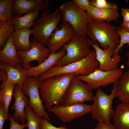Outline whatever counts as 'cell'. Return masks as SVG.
Returning <instances> with one entry per match:
<instances>
[{
  "label": "cell",
  "instance_id": "14",
  "mask_svg": "<svg viewBox=\"0 0 129 129\" xmlns=\"http://www.w3.org/2000/svg\"><path fill=\"white\" fill-rule=\"evenodd\" d=\"M75 35L71 25L68 22L62 21L60 27H57L50 36L47 47L50 53L60 51Z\"/></svg>",
  "mask_w": 129,
  "mask_h": 129
},
{
  "label": "cell",
  "instance_id": "18",
  "mask_svg": "<svg viewBox=\"0 0 129 129\" xmlns=\"http://www.w3.org/2000/svg\"><path fill=\"white\" fill-rule=\"evenodd\" d=\"M0 69L5 70L7 75L6 81L4 84L1 85L0 88L11 83L17 84L22 88L27 77L26 70L23 68L22 65L14 67L6 63H0Z\"/></svg>",
  "mask_w": 129,
  "mask_h": 129
},
{
  "label": "cell",
  "instance_id": "8",
  "mask_svg": "<svg viewBox=\"0 0 129 129\" xmlns=\"http://www.w3.org/2000/svg\"><path fill=\"white\" fill-rule=\"evenodd\" d=\"M94 96L90 87L75 76L72 80L60 105H69L93 101Z\"/></svg>",
  "mask_w": 129,
  "mask_h": 129
},
{
  "label": "cell",
  "instance_id": "33",
  "mask_svg": "<svg viewBox=\"0 0 129 129\" xmlns=\"http://www.w3.org/2000/svg\"><path fill=\"white\" fill-rule=\"evenodd\" d=\"M82 10L86 11L90 5L89 0H72Z\"/></svg>",
  "mask_w": 129,
  "mask_h": 129
},
{
  "label": "cell",
  "instance_id": "27",
  "mask_svg": "<svg viewBox=\"0 0 129 129\" xmlns=\"http://www.w3.org/2000/svg\"><path fill=\"white\" fill-rule=\"evenodd\" d=\"M27 129H40L42 118L28 105L25 108Z\"/></svg>",
  "mask_w": 129,
  "mask_h": 129
},
{
  "label": "cell",
  "instance_id": "29",
  "mask_svg": "<svg viewBox=\"0 0 129 129\" xmlns=\"http://www.w3.org/2000/svg\"><path fill=\"white\" fill-rule=\"evenodd\" d=\"M117 31L120 38L119 44L114 48L113 55L117 53L125 44L129 43V32L118 26Z\"/></svg>",
  "mask_w": 129,
  "mask_h": 129
},
{
  "label": "cell",
  "instance_id": "12",
  "mask_svg": "<svg viewBox=\"0 0 129 129\" xmlns=\"http://www.w3.org/2000/svg\"><path fill=\"white\" fill-rule=\"evenodd\" d=\"M30 49L28 51H17V53L22 60L23 68L27 70L32 66L33 61H37L38 64L45 60L50 53L49 48L40 42L32 40L30 41Z\"/></svg>",
  "mask_w": 129,
  "mask_h": 129
},
{
  "label": "cell",
  "instance_id": "28",
  "mask_svg": "<svg viewBox=\"0 0 129 129\" xmlns=\"http://www.w3.org/2000/svg\"><path fill=\"white\" fill-rule=\"evenodd\" d=\"M14 0H0V20L4 22L12 20Z\"/></svg>",
  "mask_w": 129,
  "mask_h": 129
},
{
  "label": "cell",
  "instance_id": "38",
  "mask_svg": "<svg viewBox=\"0 0 129 129\" xmlns=\"http://www.w3.org/2000/svg\"><path fill=\"white\" fill-rule=\"evenodd\" d=\"M120 26L121 29L129 32V22L125 23L122 22L120 24Z\"/></svg>",
  "mask_w": 129,
  "mask_h": 129
},
{
  "label": "cell",
  "instance_id": "25",
  "mask_svg": "<svg viewBox=\"0 0 129 129\" xmlns=\"http://www.w3.org/2000/svg\"><path fill=\"white\" fill-rule=\"evenodd\" d=\"M14 24L12 20L5 22L0 20V48L2 49L14 31Z\"/></svg>",
  "mask_w": 129,
  "mask_h": 129
},
{
  "label": "cell",
  "instance_id": "31",
  "mask_svg": "<svg viewBox=\"0 0 129 129\" xmlns=\"http://www.w3.org/2000/svg\"><path fill=\"white\" fill-rule=\"evenodd\" d=\"M40 129H69L65 125L56 127L51 123L49 121L43 117L42 118Z\"/></svg>",
  "mask_w": 129,
  "mask_h": 129
},
{
  "label": "cell",
  "instance_id": "6",
  "mask_svg": "<svg viewBox=\"0 0 129 129\" xmlns=\"http://www.w3.org/2000/svg\"><path fill=\"white\" fill-rule=\"evenodd\" d=\"M59 8L62 21L71 25L75 35L86 37L87 25L93 21L86 12L80 8L72 0L66 1Z\"/></svg>",
  "mask_w": 129,
  "mask_h": 129
},
{
  "label": "cell",
  "instance_id": "30",
  "mask_svg": "<svg viewBox=\"0 0 129 129\" xmlns=\"http://www.w3.org/2000/svg\"><path fill=\"white\" fill-rule=\"evenodd\" d=\"M90 5L99 8L113 9L118 10L117 5L113 3L108 2L106 0H91Z\"/></svg>",
  "mask_w": 129,
  "mask_h": 129
},
{
  "label": "cell",
  "instance_id": "11",
  "mask_svg": "<svg viewBox=\"0 0 129 129\" xmlns=\"http://www.w3.org/2000/svg\"><path fill=\"white\" fill-rule=\"evenodd\" d=\"M92 105L84 103L69 105H54L47 109V111L54 114L64 122H67L90 113L92 110Z\"/></svg>",
  "mask_w": 129,
  "mask_h": 129
},
{
  "label": "cell",
  "instance_id": "16",
  "mask_svg": "<svg viewBox=\"0 0 129 129\" xmlns=\"http://www.w3.org/2000/svg\"><path fill=\"white\" fill-rule=\"evenodd\" d=\"M48 0H15L12 15L21 16L24 14L36 10L44 11L48 9Z\"/></svg>",
  "mask_w": 129,
  "mask_h": 129
},
{
  "label": "cell",
  "instance_id": "1",
  "mask_svg": "<svg viewBox=\"0 0 129 129\" xmlns=\"http://www.w3.org/2000/svg\"><path fill=\"white\" fill-rule=\"evenodd\" d=\"M77 75L65 74L55 75L42 81L39 93L44 103L45 109L60 105V102L72 80Z\"/></svg>",
  "mask_w": 129,
  "mask_h": 129
},
{
  "label": "cell",
  "instance_id": "21",
  "mask_svg": "<svg viewBox=\"0 0 129 129\" xmlns=\"http://www.w3.org/2000/svg\"><path fill=\"white\" fill-rule=\"evenodd\" d=\"M113 124L117 129H129V102L117 105L113 116Z\"/></svg>",
  "mask_w": 129,
  "mask_h": 129
},
{
  "label": "cell",
  "instance_id": "40",
  "mask_svg": "<svg viewBox=\"0 0 129 129\" xmlns=\"http://www.w3.org/2000/svg\"></svg>",
  "mask_w": 129,
  "mask_h": 129
},
{
  "label": "cell",
  "instance_id": "37",
  "mask_svg": "<svg viewBox=\"0 0 129 129\" xmlns=\"http://www.w3.org/2000/svg\"><path fill=\"white\" fill-rule=\"evenodd\" d=\"M0 80L2 81L1 85L4 84L7 79V75L5 71L3 69H0Z\"/></svg>",
  "mask_w": 129,
  "mask_h": 129
},
{
  "label": "cell",
  "instance_id": "15",
  "mask_svg": "<svg viewBox=\"0 0 129 129\" xmlns=\"http://www.w3.org/2000/svg\"><path fill=\"white\" fill-rule=\"evenodd\" d=\"M12 97L14 102L11 106V110L14 112L12 116L16 122L22 124H25L27 120L25 108L28 104L29 98L23 93L22 87L15 84Z\"/></svg>",
  "mask_w": 129,
  "mask_h": 129
},
{
  "label": "cell",
  "instance_id": "9",
  "mask_svg": "<svg viewBox=\"0 0 129 129\" xmlns=\"http://www.w3.org/2000/svg\"><path fill=\"white\" fill-rule=\"evenodd\" d=\"M43 80L38 77L27 76L22 87L23 94L29 98L28 105L32 108L40 117H43L50 121V118L47 112L45 111L43 104V101L40 98L39 90Z\"/></svg>",
  "mask_w": 129,
  "mask_h": 129
},
{
  "label": "cell",
  "instance_id": "17",
  "mask_svg": "<svg viewBox=\"0 0 129 129\" xmlns=\"http://www.w3.org/2000/svg\"><path fill=\"white\" fill-rule=\"evenodd\" d=\"M66 54V52L63 48L58 52L50 54L41 64L36 66H31L26 70V73L27 76L38 77L46 73L55 66L58 60Z\"/></svg>",
  "mask_w": 129,
  "mask_h": 129
},
{
  "label": "cell",
  "instance_id": "5",
  "mask_svg": "<svg viewBox=\"0 0 129 129\" xmlns=\"http://www.w3.org/2000/svg\"><path fill=\"white\" fill-rule=\"evenodd\" d=\"M118 81L113 83L111 94L108 95L99 88L94 95L91 113L92 118L98 122L110 124V119L114 113L112 107L113 99L118 97L119 89Z\"/></svg>",
  "mask_w": 129,
  "mask_h": 129
},
{
  "label": "cell",
  "instance_id": "35",
  "mask_svg": "<svg viewBox=\"0 0 129 129\" xmlns=\"http://www.w3.org/2000/svg\"><path fill=\"white\" fill-rule=\"evenodd\" d=\"M5 120L4 106L3 104L0 106V129H4L3 125Z\"/></svg>",
  "mask_w": 129,
  "mask_h": 129
},
{
  "label": "cell",
  "instance_id": "24",
  "mask_svg": "<svg viewBox=\"0 0 129 129\" xmlns=\"http://www.w3.org/2000/svg\"><path fill=\"white\" fill-rule=\"evenodd\" d=\"M15 84L11 83L0 88V106L4 104L6 120L8 119V108L11 101Z\"/></svg>",
  "mask_w": 129,
  "mask_h": 129
},
{
  "label": "cell",
  "instance_id": "7",
  "mask_svg": "<svg viewBox=\"0 0 129 129\" xmlns=\"http://www.w3.org/2000/svg\"><path fill=\"white\" fill-rule=\"evenodd\" d=\"M89 39L86 37L75 34L62 48L66 54L59 59L54 66H61L80 61L86 57L91 50Z\"/></svg>",
  "mask_w": 129,
  "mask_h": 129
},
{
  "label": "cell",
  "instance_id": "2",
  "mask_svg": "<svg viewBox=\"0 0 129 129\" xmlns=\"http://www.w3.org/2000/svg\"><path fill=\"white\" fill-rule=\"evenodd\" d=\"M59 7L53 13L48 9L43 11L34 21L32 26V40L39 41L47 47L51 34L62 20Z\"/></svg>",
  "mask_w": 129,
  "mask_h": 129
},
{
  "label": "cell",
  "instance_id": "13",
  "mask_svg": "<svg viewBox=\"0 0 129 129\" xmlns=\"http://www.w3.org/2000/svg\"><path fill=\"white\" fill-rule=\"evenodd\" d=\"M89 43L95 51L96 59L98 62L99 66L98 69L104 71H111L118 68V63L121 58L118 53L113 55L114 48L111 46L106 49L101 48L97 42L93 43L89 39Z\"/></svg>",
  "mask_w": 129,
  "mask_h": 129
},
{
  "label": "cell",
  "instance_id": "4",
  "mask_svg": "<svg viewBox=\"0 0 129 129\" xmlns=\"http://www.w3.org/2000/svg\"><path fill=\"white\" fill-rule=\"evenodd\" d=\"M117 29L109 22L93 20L87 25V35L93 43L97 42L103 49L109 46L115 48L120 42Z\"/></svg>",
  "mask_w": 129,
  "mask_h": 129
},
{
  "label": "cell",
  "instance_id": "10",
  "mask_svg": "<svg viewBox=\"0 0 129 129\" xmlns=\"http://www.w3.org/2000/svg\"><path fill=\"white\" fill-rule=\"evenodd\" d=\"M123 68L121 67L108 71L97 69L87 75L76 76L81 81L86 82L92 90L96 89L101 86L106 87L117 82L123 74Z\"/></svg>",
  "mask_w": 129,
  "mask_h": 129
},
{
  "label": "cell",
  "instance_id": "39",
  "mask_svg": "<svg viewBox=\"0 0 129 129\" xmlns=\"http://www.w3.org/2000/svg\"><path fill=\"white\" fill-rule=\"evenodd\" d=\"M129 47V43L127 44ZM127 59V65L129 70V49L126 54Z\"/></svg>",
  "mask_w": 129,
  "mask_h": 129
},
{
  "label": "cell",
  "instance_id": "19",
  "mask_svg": "<svg viewBox=\"0 0 129 129\" xmlns=\"http://www.w3.org/2000/svg\"><path fill=\"white\" fill-rule=\"evenodd\" d=\"M86 12L93 20L98 22H110L116 21L119 16L118 10L99 8L91 5Z\"/></svg>",
  "mask_w": 129,
  "mask_h": 129
},
{
  "label": "cell",
  "instance_id": "32",
  "mask_svg": "<svg viewBox=\"0 0 129 129\" xmlns=\"http://www.w3.org/2000/svg\"><path fill=\"white\" fill-rule=\"evenodd\" d=\"M8 119L10 121V129H24L27 127V123L20 124L14 119L12 115L9 113Z\"/></svg>",
  "mask_w": 129,
  "mask_h": 129
},
{
  "label": "cell",
  "instance_id": "20",
  "mask_svg": "<svg viewBox=\"0 0 129 129\" xmlns=\"http://www.w3.org/2000/svg\"><path fill=\"white\" fill-rule=\"evenodd\" d=\"M0 63H6L14 67L23 65V61L13 43L12 36L8 40L4 47L0 50Z\"/></svg>",
  "mask_w": 129,
  "mask_h": 129
},
{
  "label": "cell",
  "instance_id": "36",
  "mask_svg": "<svg viewBox=\"0 0 129 129\" xmlns=\"http://www.w3.org/2000/svg\"><path fill=\"white\" fill-rule=\"evenodd\" d=\"M121 14L123 17V22L125 23L129 22V9L122 8Z\"/></svg>",
  "mask_w": 129,
  "mask_h": 129
},
{
  "label": "cell",
  "instance_id": "23",
  "mask_svg": "<svg viewBox=\"0 0 129 129\" xmlns=\"http://www.w3.org/2000/svg\"><path fill=\"white\" fill-rule=\"evenodd\" d=\"M39 11H34L27 12L23 16H13L12 20L14 24V31L23 28L29 29L33 25L34 21L39 16Z\"/></svg>",
  "mask_w": 129,
  "mask_h": 129
},
{
  "label": "cell",
  "instance_id": "26",
  "mask_svg": "<svg viewBox=\"0 0 129 129\" xmlns=\"http://www.w3.org/2000/svg\"><path fill=\"white\" fill-rule=\"evenodd\" d=\"M118 81L119 89L118 97L122 102H129V70L122 74Z\"/></svg>",
  "mask_w": 129,
  "mask_h": 129
},
{
  "label": "cell",
  "instance_id": "34",
  "mask_svg": "<svg viewBox=\"0 0 129 129\" xmlns=\"http://www.w3.org/2000/svg\"><path fill=\"white\" fill-rule=\"evenodd\" d=\"M113 124L103 122H99L94 129H116Z\"/></svg>",
  "mask_w": 129,
  "mask_h": 129
},
{
  "label": "cell",
  "instance_id": "22",
  "mask_svg": "<svg viewBox=\"0 0 129 129\" xmlns=\"http://www.w3.org/2000/svg\"><path fill=\"white\" fill-rule=\"evenodd\" d=\"M32 30L23 28L14 31L12 35L14 45L17 51L29 50L31 48L29 37L32 33Z\"/></svg>",
  "mask_w": 129,
  "mask_h": 129
},
{
  "label": "cell",
  "instance_id": "3",
  "mask_svg": "<svg viewBox=\"0 0 129 129\" xmlns=\"http://www.w3.org/2000/svg\"><path fill=\"white\" fill-rule=\"evenodd\" d=\"M99 66L96 59V51L91 50L89 55L78 61L61 66H54L45 73L39 75L38 78L43 80L59 74H74L77 76L88 75L98 69Z\"/></svg>",
  "mask_w": 129,
  "mask_h": 129
}]
</instances>
